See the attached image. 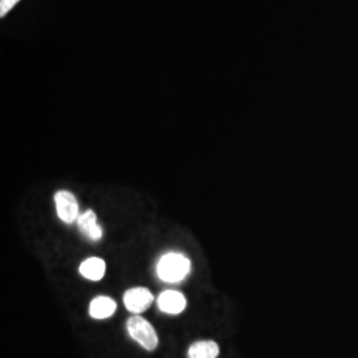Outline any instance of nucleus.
<instances>
[{"label": "nucleus", "mask_w": 358, "mask_h": 358, "mask_svg": "<svg viewBox=\"0 0 358 358\" xmlns=\"http://www.w3.org/2000/svg\"><path fill=\"white\" fill-rule=\"evenodd\" d=\"M190 260L178 252H169L159 259L157 274L166 283H178L190 272Z\"/></svg>", "instance_id": "1"}, {"label": "nucleus", "mask_w": 358, "mask_h": 358, "mask_svg": "<svg viewBox=\"0 0 358 358\" xmlns=\"http://www.w3.org/2000/svg\"><path fill=\"white\" fill-rule=\"evenodd\" d=\"M126 328H128L129 336L136 342H139L143 349H146L149 352H153L157 349L158 336H157L154 326L147 320L139 318V316L130 318L126 322Z\"/></svg>", "instance_id": "2"}, {"label": "nucleus", "mask_w": 358, "mask_h": 358, "mask_svg": "<svg viewBox=\"0 0 358 358\" xmlns=\"http://www.w3.org/2000/svg\"><path fill=\"white\" fill-rule=\"evenodd\" d=\"M55 203H56L58 217L62 222L71 224L79 219V203L72 193L65 190L58 191L55 194Z\"/></svg>", "instance_id": "3"}, {"label": "nucleus", "mask_w": 358, "mask_h": 358, "mask_svg": "<svg viewBox=\"0 0 358 358\" xmlns=\"http://www.w3.org/2000/svg\"><path fill=\"white\" fill-rule=\"evenodd\" d=\"M153 300H154L153 294L143 287L130 288L123 295V302L126 309L133 313H141L146 311L152 305Z\"/></svg>", "instance_id": "4"}, {"label": "nucleus", "mask_w": 358, "mask_h": 358, "mask_svg": "<svg viewBox=\"0 0 358 358\" xmlns=\"http://www.w3.org/2000/svg\"><path fill=\"white\" fill-rule=\"evenodd\" d=\"M157 302H158L159 309L169 315H178L184 311L187 305L186 298L178 291H171V289L162 292L159 295Z\"/></svg>", "instance_id": "5"}, {"label": "nucleus", "mask_w": 358, "mask_h": 358, "mask_svg": "<svg viewBox=\"0 0 358 358\" xmlns=\"http://www.w3.org/2000/svg\"><path fill=\"white\" fill-rule=\"evenodd\" d=\"M79 230L91 241H99L102 238V228L99 227L97 217L93 210H88L77 219Z\"/></svg>", "instance_id": "6"}, {"label": "nucleus", "mask_w": 358, "mask_h": 358, "mask_svg": "<svg viewBox=\"0 0 358 358\" xmlns=\"http://www.w3.org/2000/svg\"><path fill=\"white\" fill-rule=\"evenodd\" d=\"M116 309H117L116 301L106 296L93 298L92 302L89 304V315L96 320L110 318L112 315H115Z\"/></svg>", "instance_id": "7"}, {"label": "nucleus", "mask_w": 358, "mask_h": 358, "mask_svg": "<svg viewBox=\"0 0 358 358\" xmlns=\"http://www.w3.org/2000/svg\"><path fill=\"white\" fill-rule=\"evenodd\" d=\"M218 356L219 345L211 339L194 342L187 352L189 358H217Z\"/></svg>", "instance_id": "8"}, {"label": "nucleus", "mask_w": 358, "mask_h": 358, "mask_svg": "<svg viewBox=\"0 0 358 358\" xmlns=\"http://www.w3.org/2000/svg\"><path fill=\"white\" fill-rule=\"evenodd\" d=\"M80 274L93 281L101 280L105 275V261L99 258L86 259L80 265Z\"/></svg>", "instance_id": "9"}, {"label": "nucleus", "mask_w": 358, "mask_h": 358, "mask_svg": "<svg viewBox=\"0 0 358 358\" xmlns=\"http://www.w3.org/2000/svg\"><path fill=\"white\" fill-rule=\"evenodd\" d=\"M19 0H0V15L4 16Z\"/></svg>", "instance_id": "10"}]
</instances>
